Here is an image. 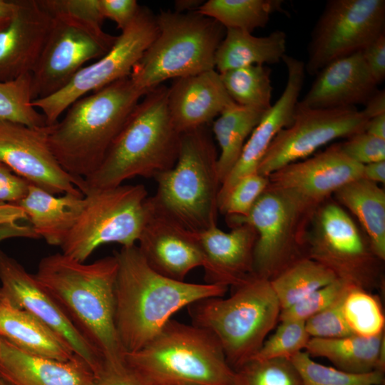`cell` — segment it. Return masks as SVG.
<instances>
[{
    "label": "cell",
    "mask_w": 385,
    "mask_h": 385,
    "mask_svg": "<svg viewBox=\"0 0 385 385\" xmlns=\"http://www.w3.org/2000/svg\"><path fill=\"white\" fill-rule=\"evenodd\" d=\"M227 297H209L190 306L192 323L211 332L229 365L250 361L279 322L281 307L270 281L255 274Z\"/></svg>",
    "instance_id": "7"
},
{
    "label": "cell",
    "mask_w": 385,
    "mask_h": 385,
    "mask_svg": "<svg viewBox=\"0 0 385 385\" xmlns=\"http://www.w3.org/2000/svg\"><path fill=\"white\" fill-rule=\"evenodd\" d=\"M83 195V211L60 246L63 254L84 262L103 245H136L150 211L143 185L88 189Z\"/></svg>",
    "instance_id": "10"
},
{
    "label": "cell",
    "mask_w": 385,
    "mask_h": 385,
    "mask_svg": "<svg viewBox=\"0 0 385 385\" xmlns=\"http://www.w3.org/2000/svg\"><path fill=\"white\" fill-rule=\"evenodd\" d=\"M145 94L129 76L72 103L49 125V146L62 168L76 178L94 173Z\"/></svg>",
    "instance_id": "3"
},
{
    "label": "cell",
    "mask_w": 385,
    "mask_h": 385,
    "mask_svg": "<svg viewBox=\"0 0 385 385\" xmlns=\"http://www.w3.org/2000/svg\"><path fill=\"white\" fill-rule=\"evenodd\" d=\"M16 9V0H0V31L10 24Z\"/></svg>",
    "instance_id": "54"
},
{
    "label": "cell",
    "mask_w": 385,
    "mask_h": 385,
    "mask_svg": "<svg viewBox=\"0 0 385 385\" xmlns=\"http://www.w3.org/2000/svg\"><path fill=\"white\" fill-rule=\"evenodd\" d=\"M384 332L374 337L356 334L340 338L311 337L305 347L312 357H324L335 368L350 373L384 372Z\"/></svg>",
    "instance_id": "28"
},
{
    "label": "cell",
    "mask_w": 385,
    "mask_h": 385,
    "mask_svg": "<svg viewBox=\"0 0 385 385\" xmlns=\"http://www.w3.org/2000/svg\"><path fill=\"white\" fill-rule=\"evenodd\" d=\"M52 23L53 16L40 0H16L10 24L0 31V82L31 73Z\"/></svg>",
    "instance_id": "21"
},
{
    "label": "cell",
    "mask_w": 385,
    "mask_h": 385,
    "mask_svg": "<svg viewBox=\"0 0 385 385\" xmlns=\"http://www.w3.org/2000/svg\"><path fill=\"white\" fill-rule=\"evenodd\" d=\"M124 360L148 385H232L235 376L211 332L172 319Z\"/></svg>",
    "instance_id": "5"
},
{
    "label": "cell",
    "mask_w": 385,
    "mask_h": 385,
    "mask_svg": "<svg viewBox=\"0 0 385 385\" xmlns=\"http://www.w3.org/2000/svg\"><path fill=\"white\" fill-rule=\"evenodd\" d=\"M16 205L24 210L39 238L61 246L81 214L85 198L84 195L69 193L56 196L30 184L26 195Z\"/></svg>",
    "instance_id": "26"
},
{
    "label": "cell",
    "mask_w": 385,
    "mask_h": 385,
    "mask_svg": "<svg viewBox=\"0 0 385 385\" xmlns=\"http://www.w3.org/2000/svg\"><path fill=\"white\" fill-rule=\"evenodd\" d=\"M363 165L349 158L341 143L287 164L268 176L270 186L319 206L346 183L362 178Z\"/></svg>",
    "instance_id": "18"
},
{
    "label": "cell",
    "mask_w": 385,
    "mask_h": 385,
    "mask_svg": "<svg viewBox=\"0 0 385 385\" xmlns=\"http://www.w3.org/2000/svg\"><path fill=\"white\" fill-rule=\"evenodd\" d=\"M101 8L104 19L113 21L122 31L135 18L140 6L135 0H101Z\"/></svg>",
    "instance_id": "46"
},
{
    "label": "cell",
    "mask_w": 385,
    "mask_h": 385,
    "mask_svg": "<svg viewBox=\"0 0 385 385\" xmlns=\"http://www.w3.org/2000/svg\"><path fill=\"white\" fill-rule=\"evenodd\" d=\"M364 112L371 118L385 113V91L379 90L369 99L364 105Z\"/></svg>",
    "instance_id": "51"
},
{
    "label": "cell",
    "mask_w": 385,
    "mask_h": 385,
    "mask_svg": "<svg viewBox=\"0 0 385 385\" xmlns=\"http://www.w3.org/2000/svg\"><path fill=\"white\" fill-rule=\"evenodd\" d=\"M155 38L134 66L130 77L147 93L168 79L215 69V55L226 29L195 11H161Z\"/></svg>",
    "instance_id": "8"
},
{
    "label": "cell",
    "mask_w": 385,
    "mask_h": 385,
    "mask_svg": "<svg viewBox=\"0 0 385 385\" xmlns=\"http://www.w3.org/2000/svg\"><path fill=\"white\" fill-rule=\"evenodd\" d=\"M269 184L268 177L257 173L240 178L219 203V211L227 216H245Z\"/></svg>",
    "instance_id": "40"
},
{
    "label": "cell",
    "mask_w": 385,
    "mask_h": 385,
    "mask_svg": "<svg viewBox=\"0 0 385 385\" xmlns=\"http://www.w3.org/2000/svg\"><path fill=\"white\" fill-rule=\"evenodd\" d=\"M345 294L334 304L306 320L305 329L310 337L332 339L354 334L342 312Z\"/></svg>",
    "instance_id": "42"
},
{
    "label": "cell",
    "mask_w": 385,
    "mask_h": 385,
    "mask_svg": "<svg viewBox=\"0 0 385 385\" xmlns=\"http://www.w3.org/2000/svg\"><path fill=\"white\" fill-rule=\"evenodd\" d=\"M334 200L355 216L375 254L385 261V191L379 184L358 178L332 195Z\"/></svg>",
    "instance_id": "30"
},
{
    "label": "cell",
    "mask_w": 385,
    "mask_h": 385,
    "mask_svg": "<svg viewBox=\"0 0 385 385\" xmlns=\"http://www.w3.org/2000/svg\"><path fill=\"white\" fill-rule=\"evenodd\" d=\"M115 324L125 353L140 350L180 309L203 299L223 297L228 287L170 279L154 271L137 245L116 252Z\"/></svg>",
    "instance_id": "1"
},
{
    "label": "cell",
    "mask_w": 385,
    "mask_h": 385,
    "mask_svg": "<svg viewBox=\"0 0 385 385\" xmlns=\"http://www.w3.org/2000/svg\"><path fill=\"white\" fill-rule=\"evenodd\" d=\"M157 32L156 16L149 9L140 6L135 18L104 56L81 68L56 93L33 101V106L44 115L47 125H53L79 98L129 76Z\"/></svg>",
    "instance_id": "12"
},
{
    "label": "cell",
    "mask_w": 385,
    "mask_h": 385,
    "mask_svg": "<svg viewBox=\"0 0 385 385\" xmlns=\"http://www.w3.org/2000/svg\"><path fill=\"white\" fill-rule=\"evenodd\" d=\"M220 75L225 90L235 103L262 111H267L272 106V86L269 67L252 65Z\"/></svg>",
    "instance_id": "34"
},
{
    "label": "cell",
    "mask_w": 385,
    "mask_h": 385,
    "mask_svg": "<svg viewBox=\"0 0 385 385\" xmlns=\"http://www.w3.org/2000/svg\"><path fill=\"white\" fill-rule=\"evenodd\" d=\"M307 256L331 270L348 285L369 292L384 284V262L352 217L332 197L312 219Z\"/></svg>",
    "instance_id": "11"
},
{
    "label": "cell",
    "mask_w": 385,
    "mask_h": 385,
    "mask_svg": "<svg viewBox=\"0 0 385 385\" xmlns=\"http://www.w3.org/2000/svg\"><path fill=\"white\" fill-rule=\"evenodd\" d=\"M0 375L13 385H89L93 374L77 356L68 361L26 352L0 337Z\"/></svg>",
    "instance_id": "25"
},
{
    "label": "cell",
    "mask_w": 385,
    "mask_h": 385,
    "mask_svg": "<svg viewBox=\"0 0 385 385\" xmlns=\"http://www.w3.org/2000/svg\"><path fill=\"white\" fill-rule=\"evenodd\" d=\"M282 61L287 71L284 89L274 105L265 113L243 148L235 167L222 183L218 204L238 180L257 173L258 166L274 137L289 126L294 118L304 77V63L285 54Z\"/></svg>",
    "instance_id": "20"
},
{
    "label": "cell",
    "mask_w": 385,
    "mask_h": 385,
    "mask_svg": "<svg viewBox=\"0 0 385 385\" xmlns=\"http://www.w3.org/2000/svg\"><path fill=\"white\" fill-rule=\"evenodd\" d=\"M31 75L0 82V120L31 128L47 126L44 115L32 104Z\"/></svg>",
    "instance_id": "35"
},
{
    "label": "cell",
    "mask_w": 385,
    "mask_h": 385,
    "mask_svg": "<svg viewBox=\"0 0 385 385\" xmlns=\"http://www.w3.org/2000/svg\"><path fill=\"white\" fill-rule=\"evenodd\" d=\"M149 202L150 211L137 246L154 271L170 279L184 281L192 270L204 265L196 233L155 209L150 196Z\"/></svg>",
    "instance_id": "19"
},
{
    "label": "cell",
    "mask_w": 385,
    "mask_h": 385,
    "mask_svg": "<svg viewBox=\"0 0 385 385\" xmlns=\"http://www.w3.org/2000/svg\"><path fill=\"white\" fill-rule=\"evenodd\" d=\"M364 131L374 136L385 140V113L369 119Z\"/></svg>",
    "instance_id": "53"
},
{
    "label": "cell",
    "mask_w": 385,
    "mask_h": 385,
    "mask_svg": "<svg viewBox=\"0 0 385 385\" xmlns=\"http://www.w3.org/2000/svg\"><path fill=\"white\" fill-rule=\"evenodd\" d=\"M115 254L91 263L62 252L43 257L34 276L104 361H124L115 324Z\"/></svg>",
    "instance_id": "2"
},
{
    "label": "cell",
    "mask_w": 385,
    "mask_h": 385,
    "mask_svg": "<svg viewBox=\"0 0 385 385\" xmlns=\"http://www.w3.org/2000/svg\"><path fill=\"white\" fill-rule=\"evenodd\" d=\"M49 125L31 128L0 120V163L50 193L83 195V178L67 173L48 143Z\"/></svg>",
    "instance_id": "16"
},
{
    "label": "cell",
    "mask_w": 385,
    "mask_h": 385,
    "mask_svg": "<svg viewBox=\"0 0 385 385\" xmlns=\"http://www.w3.org/2000/svg\"><path fill=\"white\" fill-rule=\"evenodd\" d=\"M203 257L206 283L235 287L254 274L257 232L242 224L230 232L212 226L195 232Z\"/></svg>",
    "instance_id": "22"
},
{
    "label": "cell",
    "mask_w": 385,
    "mask_h": 385,
    "mask_svg": "<svg viewBox=\"0 0 385 385\" xmlns=\"http://www.w3.org/2000/svg\"><path fill=\"white\" fill-rule=\"evenodd\" d=\"M350 285L336 279L330 284L313 292L293 305L282 309L279 322H306L314 314L323 311L340 299L349 289Z\"/></svg>",
    "instance_id": "41"
},
{
    "label": "cell",
    "mask_w": 385,
    "mask_h": 385,
    "mask_svg": "<svg viewBox=\"0 0 385 385\" xmlns=\"http://www.w3.org/2000/svg\"><path fill=\"white\" fill-rule=\"evenodd\" d=\"M319 206L268 184L243 217L227 216V225L247 224L257 232L254 274L269 280L293 262L307 256L310 225Z\"/></svg>",
    "instance_id": "9"
},
{
    "label": "cell",
    "mask_w": 385,
    "mask_h": 385,
    "mask_svg": "<svg viewBox=\"0 0 385 385\" xmlns=\"http://www.w3.org/2000/svg\"><path fill=\"white\" fill-rule=\"evenodd\" d=\"M200 1H194V0H185V1H176L175 3V11L182 13L186 10H197L198 7L202 4L200 3Z\"/></svg>",
    "instance_id": "55"
},
{
    "label": "cell",
    "mask_w": 385,
    "mask_h": 385,
    "mask_svg": "<svg viewBox=\"0 0 385 385\" xmlns=\"http://www.w3.org/2000/svg\"><path fill=\"white\" fill-rule=\"evenodd\" d=\"M281 0H209L202 3L197 13L215 20L225 29L249 33L265 27L270 16L283 11Z\"/></svg>",
    "instance_id": "32"
},
{
    "label": "cell",
    "mask_w": 385,
    "mask_h": 385,
    "mask_svg": "<svg viewBox=\"0 0 385 385\" xmlns=\"http://www.w3.org/2000/svg\"><path fill=\"white\" fill-rule=\"evenodd\" d=\"M217 153L204 126L181 133L174 166L154 178L157 210L195 232L217 225L221 182Z\"/></svg>",
    "instance_id": "6"
},
{
    "label": "cell",
    "mask_w": 385,
    "mask_h": 385,
    "mask_svg": "<svg viewBox=\"0 0 385 385\" xmlns=\"http://www.w3.org/2000/svg\"><path fill=\"white\" fill-rule=\"evenodd\" d=\"M48 38L31 72L33 101L65 87L91 60L104 56L117 36L102 26L65 14H53Z\"/></svg>",
    "instance_id": "13"
},
{
    "label": "cell",
    "mask_w": 385,
    "mask_h": 385,
    "mask_svg": "<svg viewBox=\"0 0 385 385\" xmlns=\"http://www.w3.org/2000/svg\"><path fill=\"white\" fill-rule=\"evenodd\" d=\"M334 273L319 262L303 257L270 279L281 310L336 279Z\"/></svg>",
    "instance_id": "33"
},
{
    "label": "cell",
    "mask_w": 385,
    "mask_h": 385,
    "mask_svg": "<svg viewBox=\"0 0 385 385\" xmlns=\"http://www.w3.org/2000/svg\"><path fill=\"white\" fill-rule=\"evenodd\" d=\"M364 60L376 83L385 79V33L361 50Z\"/></svg>",
    "instance_id": "48"
},
{
    "label": "cell",
    "mask_w": 385,
    "mask_h": 385,
    "mask_svg": "<svg viewBox=\"0 0 385 385\" xmlns=\"http://www.w3.org/2000/svg\"><path fill=\"white\" fill-rule=\"evenodd\" d=\"M89 385H148L125 362L104 361Z\"/></svg>",
    "instance_id": "45"
},
{
    "label": "cell",
    "mask_w": 385,
    "mask_h": 385,
    "mask_svg": "<svg viewBox=\"0 0 385 385\" xmlns=\"http://www.w3.org/2000/svg\"><path fill=\"white\" fill-rule=\"evenodd\" d=\"M21 220H27L24 210L17 205H0V225L9 222H18Z\"/></svg>",
    "instance_id": "52"
},
{
    "label": "cell",
    "mask_w": 385,
    "mask_h": 385,
    "mask_svg": "<svg viewBox=\"0 0 385 385\" xmlns=\"http://www.w3.org/2000/svg\"><path fill=\"white\" fill-rule=\"evenodd\" d=\"M16 237L39 238L31 225H21L18 222L0 225V242L7 239Z\"/></svg>",
    "instance_id": "49"
},
{
    "label": "cell",
    "mask_w": 385,
    "mask_h": 385,
    "mask_svg": "<svg viewBox=\"0 0 385 385\" xmlns=\"http://www.w3.org/2000/svg\"><path fill=\"white\" fill-rule=\"evenodd\" d=\"M274 333L264 342L251 360L266 361L275 359H289L305 349L311 338L304 322L284 321ZM250 360V361H251Z\"/></svg>",
    "instance_id": "39"
},
{
    "label": "cell",
    "mask_w": 385,
    "mask_h": 385,
    "mask_svg": "<svg viewBox=\"0 0 385 385\" xmlns=\"http://www.w3.org/2000/svg\"><path fill=\"white\" fill-rule=\"evenodd\" d=\"M51 14H65L102 26L101 0H40Z\"/></svg>",
    "instance_id": "44"
},
{
    "label": "cell",
    "mask_w": 385,
    "mask_h": 385,
    "mask_svg": "<svg viewBox=\"0 0 385 385\" xmlns=\"http://www.w3.org/2000/svg\"><path fill=\"white\" fill-rule=\"evenodd\" d=\"M384 33V0H329L311 34L305 72L315 76Z\"/></svg>",
    "instance_id": "14"
},
{
    "label": "cell",
    "mask_w": 385,
    "mask_h": 385,
    "mask_svg": "<svg viewBox=\"0 0 385 385\" xmlns=\"http://www.w3.org/2000/svg\"><path fill=\"white\" fill-rule=\"evenodd\" d=\"M266 111L235 103L214 120L212 132L220 148L217 164L221 185L235 167L246 141Z\"/></svg>",
    "instance_id": "31"
},
{
    "label": "cell",
    "mask_w": 385,
    "mask_h": 385,
    "mask_svg": "<svg viewBox=\"0 0 385 385\" xmlns=\"http://www.w3.org/2000/svg\"><path fill=\"white\" fill-rule=\"evenodd\" d=\"M0 385H13V384L0 375Z\"/></svg>",
    "instance_id": "56"
},
{
    "label": "cell",
    "mask_w": 385,
    "mask_h": 385,
    "mask_svg": "<svg viewBox=\"0 0 385 385\" xmlns=\"http://www.w3.org/2000/svg\"><path fill=\"white\" fill-rule=\"evenodd\" d=\"M309 91L298 103L313 109L356 107L364 104L378 91L359 51L337 59L316 75Z\"/></svg>",
    "instance_id": "23"
},
{
    "label": "cell",
    "mask_w": 385,
    "mask_h": 385,
    "mask_svg": "<svg viewBox=\"0 0 385 385\" xmlns=\"http://www.w3.org/2000/svg\"><path fill=\"white\" fill-rule=\"evenodd\" d=\"M369 117L356 107L313 109L297 103L292 123L274 137L257 173L268 177L338 138L364 131Z\"/></svg>",
    "instance_id": "15"
},
{
    "label": "cell",
    "mask_w": 385,
    "mask_h": 385,
    "mask_svg": "<svg viewBox=\"0 0 385 385\" xmlns=\"http://www.w3.org/2000/svg\"><path fill=\"white\" fill-rule=\"evenodd\" d=\"M232 385H303L289 359L251 360L235 370Z\"/></svg>",
    "instance_id": "38"
},
{
    "label": "cell",
    "mask_w": 385,
    "mask_h": 385,
    "mask_svg": "<svg viewBox=\"0 0 385 385\" xmlns=\"http://www.w3.org/2000/svg\"><path fill=\"white\" fill-rule=\"evenodd\" d=\"M181 133L168 107V87L148 91L130 114L101 164L83 178L81 192L120 185L135 177L155 178L176 163Z\"/></svg>",
    "instance_id": "4"
},
{
    "label": "cell",
    "mask_w": 385,
    "mask_h": 385,
    "mask_svg": "<svg viewBox=\"0 0 385 385\" xmlns=\"http://www.w3.org/2000/svg\"><path fill=\"white\" fill-rule=\"evenodd\" d=\"M303 385H384V372L350 373L327 366L311 359L306 351H299L290 359Z\"/></svg>",
    "instance_id": "37"
},
{
    "label": "cell",
    "mask_w": 385,
    "mask_h": 385,
    "mask_svg": "<svg viewBox=\"0 0 385 385\" xmlns=\"http://www.w3.org/2000/svg\"><path fill=\"white\" fill-rule=\"evenodd\" d=\"M0 337L29 354L68 361L75 354L53 331L0 293Z\"/></svg>",
    "instance_id": "27"
},
{
    "label": "cell",
    "mask_w": 385,
    "mask_h": 385,
    "mask_svg": "<svg viewBox=\"0 0 385 385\" xmlns=\"http://www.w3.org/2000/svg\"><path fill=\"white\" fill-rule=\"evenodd\" d=\"M341 143L343 151L356 163L364 165L385 160V140L365 131L357 133Z\"/></svg>",
    "instance_id": "43"
},
{
    "label": "cell",
    "mask_w": 385,
    "mask_h": 385,
    "mask_svg": "<svg viewBox=\"0 0 385 385\" xmlns=\"http://www.w3.org/2000/svg\"><path fill=\"white\" fill-rule=\"evenodd\" d=\"M235 103L215 70L173 79L168 88V107L180 133L205 126Z\"/></svg>",
    "instance_id": "24"
},
{
    "label": "cell",
    "mask_w": 385,
    "mask_h": 385,
    "mask_svg": "<svg viewBox=\"0 0 385 385\" xmlns=\"http://www.w3.org/2000/svg\"><path fill=\"white\" fill-rule=\"evenodd\" d=\"M286 34L274 31L266 36L226 29L215 55V69L220 73L252 65L279 63L286 54Z\"/></svg>",
    "instance_id": "29"
},
{
    "label": "cell",
    "mask_w": 385,
    "mask_h": 385,
    "mask_svg": "<svg viewBox=\"0 0 385 385\" xmlns=\"http://www.w3.org/2000/svg\"><path fill=\"white\" fill-rule=\"evenodd\" d=\"M0 282L1 294L58 335L73 354L86 363L93 374L101 368L104 361L102 356L39 284L34 274L29 273L17 260L1 250Z\"/></svg>",
    "instance_id": "17"
},
{
    "label": "cell",
    "mask_w": 385,
    "mask_h": 385,
    "mask_svg": "<svg viewBox=\"0 0 385 385\" xmlns=\"http://www.w3.org/2000/svg\"><path fill=\"white\" fill-rule=\"evenodd\" d=\"M362 178L377 184H384L385 160L363 165Z\"/></svg>",
    "instance_id": "50"
},
{
    "label": "cell",
    "mask_w": 385,
    "mask_h": 385,
    "mask_svg": "<svg viewBox=\"0 0 385 385\" xmlns=\"http://www.w3.org/2000/svg\"><path fill=\"white\" fill-rule=\"evenodd\" d=\"M342 312L354 334L374 337L384 332L382 306L371 292L350 287L342 301Z\"/></svg>",
    "instance_id": "36"
},
{
    "label": "cell",
    "mask_w": 385,
    "mask_h": 385,
    "mask_svg": "<svg viewBox=\"0 0 385 385\" xmlns=\"http://www.w3.org/2000/svg\"><path fill=\"white\" fill-rule=\"evenodd\" d=\"M29 185L0 163V205L18 203L27 193Z\"/></svg>",
    "instance_id": "47"
}]
</instances>
